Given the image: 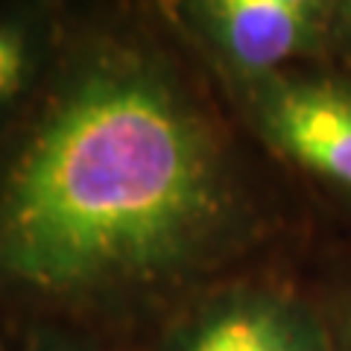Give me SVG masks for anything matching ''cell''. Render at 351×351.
<instances>
[{"mask_svg": "<svg viewBox=\"0 0 351 351\" xmlns=\"http://www.w3.org/2000/svg\"><path fill=\"white\" fill-rule=\"evenodd\" d=\"M331 41H334V64L343 71H351V0H334Z\"/></svg>", "mask_w": 351, "mask_h": 351, "instance_id": "cell-8", "label": "cell"}, {"mask_svg": "<svg viewBox=\"0 0 351 351\" xmlns=\"http://www.w3.org/2000/svg\"><path fill=\"white\" fill-rule=\"evenodd\" d=\"M0 351H114V348L68 331H32L27 337H18L15 343L0 346Z\"/></svg>", "mask_w": 351, "mask_h": 351, "instance_id": "cell-7", "label": "cell"}, {"mask_svg": "<svg viewBox=\"0 0 351 351\" xmlns=\"http://www.w3.org/2000/svg\"><path fill=\"white\" fill-rule=\"evenodd\" d=\"M62 18L64 3H0V126L29 100L47 73Z\"/></svg>", "mask_w": 351, "mask_h": 351, "instance_id": "cell-5", "label": "cell"}, {"mask_svg": "<svg viewBox=\"0 0 351 351\" xmlns=\"http://www.w3.org/2000/svg\"><path fill=\"white\" fill-rule=\"evenodd\" d=\"M167 9L228 85L334 64V0H167Z\"/></svg>", "mask_w": 351, "mask_h": 351, "instance_id": "cell-3", "label": "cell"}, {"mask_svg": "<svg viewBox=\"0 0 351 351\" xmlns=\"http://www.w3.org/2000/svg\"><path fill=\"white\" fill-rule=\"evenodd\" d=\"M331 246L319 249L313 237L295 263V276L322 316L331 351H351V240Z\"/></svg>", "mask_w": 351, "mask_h": 351, "instance_id": "cell-6", "label": "cell"}, {"mask_svg": "<svg viewBox=\"0 0 351 351\" xmlns=\"http://www.w3.org/2000/svg\"><path fill=\"white\" fill-rule=\"evenodd\" d=\"M295 263L246 272L199 293L147 351H331Z\"/></svg>", "mask_w": 351, "mask_h": 351, "instance_id": "cell-4", "label": "cell"}, {"mask_svg": "<svg viewBox=\"0 0 351 351\" xmlns=\"http://www.w3.org/2000/svg\"><path fill=\"white\" fill-rule=\"evenodd\" d=\"M228 94L263 149L316 208L319 196L351 208V71L304 64Z\"/></svg>", "mask_w": 351, "mask_h": 351, "instance_id": "cell-2", "label": "cell"}, {"mask_svg": "<svg viewBox=\"0 0 351 351\" xmlns=\"http://www.w3.org/2000/svg\"><path fill=\"white\" fill-rule=\"evenodd\" d=\"M316 211L167 0L64 3L0 126V346L68 331L147 351L199 293L295 263Z\"/></svg>", "mask_w": 351, "mask_h": 351, "instance_id": "cell-1", "label": "cell"}]
</instances>
